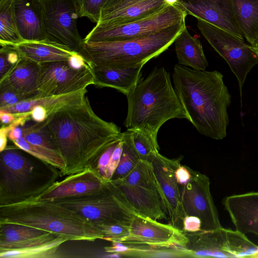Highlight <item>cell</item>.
Segmentation results:
<instances>
[{"label":"cell","mask_w":258,"mask_h":258,"mask_svg":"<svg viewBox=\"0 0 258 258\" xmlns=\"http://www.w3.org/2000/svg\"><path fill=\"white\" fill-rule=\"evenodd\" d=\"M222 203L236 231L258 236V191L231 195Z\"/></svg>","instance_id":"obj_18"},{"label":"cell","mask_w":258,"mask_h":258,"mask_svg":"<svg viewBox=\"0 0 258 258\" xmlns=\"http://www.w3.org/2000/svg\"><path fill=\"white\" fill-rule=\"evenodd\" d=\"M186 241L185 232L176 226L138 215L131 223L128 235L117 242L185 249Z\"/></svg>","instance_id":"obj_14"},{"label":"cell","mask_w":258,"mask_h":258,"mask_svg":"<svg viewBox=\"0 0 258 258\" xmlns=\"http://www.w3.org/2000/svg\"><path fill=\"white\" fill-rule=\"evenodd\" d=\"M14 146L0 152V206L29 201L44 191L60 174L47 163L39 165Z\"/></svg>","instance_id":"obj_6"},{"label":"cell","mask_w":258,"mask_h":258,"mask_svg":"<svg viewBox=\"0 0 258 258\" xmlns=\"http://www.w3.org/2000/svg\"><path fill=\"white\" fill-rule=\"evenodd\" d=\"M224 249L229 257H258V245L245 234L231 229H223Z\"/></svg>","instance_id":"obj_29"},{"label":"cell","mask_w":258,"mask_h":258,"mask_svg":"<svg viewBox=\"0 0 258 258\" xmlns=\"http://www.w3.org/2000/svg\"><path fill=\"white\" fill-rule=\"evenodd\" d=\"M123 146L121 155L117 168L110 180L122 179L127 175L141 159L133 143L129 130L122 133Z\"/></svg>","instance_id":"obj_34"},{"label":"cell","mask_w":258,"mask_h":258,"mask_svg":"<svg viewBox=\"0 0 258 258\" xmlns=\"http://www.w3.org/2000/svg\"><path fill=\"white\" fill-rule=\"evenodd\" d=\"M94 84L92 66L75 69L70 65L68 60L39 64L38 98L80 91Z\"/></svg>","instance_id":"obj_12"},{"label":"cell","mask_w":258,"mask_h":258,"mask_svg":"<svg viewBox=\"0 0 258 258\" xmlns=\"http://www.w3.org/2000/svg\"><path fill=\"white\" fill-rule=\"evenodd\" d=\"M175 52L178 64L197 70H205L208 62L202 45L192 36L185 26L175 41Z\"/></svg>","instance_id":"obj_25"},{"label":"cell","mask_w":258,"mask_h":258,"mask_svg":"<svg viewBox=\"0 0 258 258\" xmlns=\"http://www.w3.org/2000/svg\"><path fill=\"white\" fill-rule=\"evenodd\" d=\"M172 79L187 120L198 132L215 140L224 138L231 97L223 75L217 71L197 70L177 64Z\"/></svg>","instance_id":"obj_2"},{"label":"cell","mask_w":258,"mask_h":258,"mask_svg":"<svg viewBox=\"0 0 258 258\" xmlns=\"http://www.w3.org/2000/svg\"><path fill=\"white\" fill-rule=\"evenodd\" d=\"M166 5L164 0H140L105 16L97 23L111 25L129 23L150 16Z\"/></svg>","instance_id":"obj_26"},{"label":"cell","mask_w":258,"mask_h":258,"mask_svg":"<svg viewBox=\"0 0 258 258\" xmlns=\"http://www.w3.org/2000/svg\"><path fill=\"white\" fill-rule=\"evenodd\" d=\"M167 5H174L179 4V0H164Z\"/></svg>","instance_id":"obj_49"},{"label":"cell","mask_w":258,"mask_h":258,"mask_svg":"<svg viewBox=\"0 0 258 258\" xmlns=\"http://www.w3.org/2000/svg\"><path fill=\"white\" fill-rule=\"evenodd\" d=\"M235 17L246 40L258 46V0H232Z\"/></svg>","instance_id":"obj_27"},{"label":"cell","mask_w":258,"mask_h":258,"mask_svg":"<svg viewBox=\"0 0 258 258\" xmlns=\"http://www.w3.org/2000/svg\"><path fill=\"white\" fill-rule=\"evenodd\" d=\"M126 96L127 112L125 126L129 130H140L155 141L159 129L167 121L173 118L188 119L171 84L170 74L164 67L155 68Z\"/></svg>","instance_id":"obj_3"},{"label":"cell","mask_w":258,"mask_h":258,"mask_svg":"<svg viewBox=\"0 0 258 258\" xmlns=\"http://www.w3.org/2000/svg\"><path fill=\"white\" fill-rule=\"evenodd\" d=\"M144 66L141 63L123 68L92 67L94 85L98 87L113 88L126 95L140 80Z\"/></svg>","instance_id":"obj_21"},{"label":"cell","mask_w":258,"mask_h":258,"mask_svg":"<svg viewBox=\"0 0 258 258\" xmlns=\"http://www.w3.org/2000/svg\"><path fill=\"white\" fill-rule=\"evenodd\" d=\"M13 13L24 41L45 40L42 0H14Z\"/></svg>","instance_id":"obj_19"},{"label":"cell","mask_w":258,"mask_h":258,"mask_svg":"<svg viewBox=\"0 0 258 258\" xmlns=\"http://www.w3.org/2000/svg\"><path fill=\"white\" fill-rule=\"evenodd\" d=\"M12 65L8 61L7 53L5 49L1 47L0 49V80H1L10 70Z\"/></svg>","instance_id":"obj_45"},{"label":"cell","mask_w":258,"mask_h":258,"mask_svg":"<svg viewBox=\"0 0 258 258\" xmlns=\"http://www.w3.org/2000/svg\"><path fill=\"white\" fill-rule=\"evenodd\" d=\"M29 99V98L26 95L8 86L0 85V109Z\"/></svg>","instance_id":"obj_39"},{"label":"cell","mask_w":258,"mask_h":258,"mask_svg":"<svg viewBox=\"0 0 258 258\" xmlns=\"http://www.w3.org/2000/svg\"><path fill=\"white\" fill-rule=\"evenodd\" d=\"M123 146V141L122 139L117 144L111 157L106 174V181H110L112 176L117 168L121 155Z\"/></svg>","instance_id":"obj_42"},{"label":"cell","mask_w":258,"mask_h":258,"mask_svg":"<svg viewBox=\"0 0 258 258\" xmlns=\"http://www.w3.org/2000/svg\"><path fill=\"white\" fill-rule=\"evenodd\" d=\"M183 158L182 156L168 158L158 151L154 152L149 160L162 192L167 215L171 224L174 226L179 221L182 222L184 217L181 192L175 175Z\"/></svg>","instance_id":"obj_15"},{"label":"cell","mask_w":258,"mask_h":258,"mask_svg":"<svg viewBox=\"0 0 258 258\" xmlns=\"http://www.w3.org/2000/svg\"><path fill=\"white\" fill-rule=\"evenodd\" d=\"M9 132V128L7 125L3 126L0 130V152L4 150L7 146Z\"/></svg>","instance_id":"obj_48"},{"label":"cell","mask_w":258,"mask_h":258,"mask_svg":"<svg viewBox=\"0 0 258 258\" xmlns=\"http://www.w3.org/2000/svg\"><path fill=\"white\" fill-rule=\"evenodd\" d=\"M129 130L133 143L141 159L149 161L152 155L160 150L158 142L140 130Z\"/></svg>","instance_id":"obj_36"},{"label":"cell","mask_w":258,"mask_h":258,"mask_svg":"<svg viewBox=\"0 0 258 258\" xmlns=\"http://www.w3.org/2000/svg\"><path fill=\"white\" fill-rule=\"evenodd\" d=\"M187 15L205 21L243 40L232 0H179Z\"/></svg>","instance_id":"obj_16"},{"label":"cell","mask_w":258,"mask_h":258,"mask_svg":"<svg viewBox=\"0 0 258 258\" xmlns=\"http://www.w3.org/2000/svg\"><path fill=\"white\" fill-rule=\"evenodd\" d=\"M110 181L138 215L156 220L166 218L162 192L150 161L140 160L125 177Z\"/></svg>","instance_id":"obj_8"},{"label":"cell","mask_w":258,"mask_h":258,"mask_svg":"<svg viewBox=\"0 0 258 258\" xmlns=\"http://www.w3.org/2000/svg\"><path fill=\"white\" fill-rule=\"evenodd\" d=\"M49 232L22 224H0V252L14 249L20 244Z\"/></svg>","instance_id":"obj_28"},{"label":"cell","mask_w":258,"mask_h":258,"mask_svg":"<svg viewBox=\"0 0 258 258\" xmlns=\"http://www.w3.org/2000/svg\"><path fill=\"white\" fill-rule=\"evenodd\" d=\"M13 142L21 150L59 170L62 175L66 168V163L59 152L32 145L27 142L23 136Z\"/></svg>","instance_id":"obj_33"},{"label":"cell","mask_w":258,"mask_h":258,"mask_svg":"<svg viewBox=\"0 0 258 258\" xmlns=\"http://www.w3.org/2000/svg\"><path fill=\"white\" fill-rule=\"evenodd\" d=\"M175 177L179 185H184L191 178L190 168L185 165H180L175 172Z\"/></svg>","instance_id":"obj_44"},{"label":"cell","mask_w":258,"mask_h":258,"mask_svg":"<svg viewBox=\"0 0 258 258\" xmlns=\"http://www.w3.org/2000/svg\"><path fill=\"white\" fill-rule=\"evenodd\" d=\"M45 122L66 163L62 176L97 170L101 155L122 136L119 126L94 112L87 97L81 104L49 114Z\"/></svg>","instance_id":"obj_1"},{"label":"cell","mask_w":258,"mask_h":258,"mask_svg":"<svg viewBox=\"0 0 258 258\" xmlns=\"http://www.w3.org/2000/svg\"><path fill=\"white\" fill-rule=\"evenodd\" d=\"M30 112L31 118L36 122L44 121L48 116L46 109L41 106H35Z\"/></svg>","instance_id":"obj_46"},{"label":"cell","mask_w":258,"mask_h":258,"mask_svg":"<svg viewBox=\"0 0 258 258\" xmlns=\"http://www.w3.org/2000/svg\"><path fill=\"white\" fill-rule=\"evenodd\" d=\"M187 15L179 4L167 5L150 16L129 23L120 25L97 23L84 41H121L145 37L185 21Z\"/></svg>","instance_id":"obj_9"},{"label":"cell","mask_w":258,"mask_h":258,"mask_svg":"<svg viewBox=\"0 0 258 258\" xmlns=\"http://www.w3.org/2000/svg\"><path fill=\"white\" fill-rule=\"evenodd\" d=\"M39 64L20 56L18 61L0 80V85L8 86L29 99L38 98Z\"/></svg>","instance_id":"obj_20"},{"label":"cell","mask_w":258,"mask_h":258,"mask_svg":"<svg viewBox=\"0 0 258 258\" xmlns=\"http://www.w3.org/2000/svg\"><path fill=\"white\" fill-rule=\"evenodd\" d=\"M29 226L70 240L103 239L100 231L79 214L52 200H31L0 206V224Z\"/></svg>","instance_id":"obj_4"},{"label":"cell","mask_w":258,"mask_h":258,"mask_svg":"<svg viewBox=\"0 0 258 258\" xmlns=\"http://www.w3.org/2000/svg\"><path fill=\"white\" fill-rule=\"evenodd\" d=\"M186 26L185 21L149 35L121 41L85 42L83 57L92 67L145 64L166 50Z\"/></svg>","instance_id":"obj_5"},{"label":"cell","mask_w":258,"mask_h":258,"mask_svg":"<svg viewBox=\"0 0 258 258\" xmlns=\"http://www.w3.org/2000/svg\"><path fill=\"white\" fill-rule=\"evenodd\" d=\"M130 225L120 223H109L98 225L96 228L100 231L103 239L112 242H119L128 235Z\"/></svg>","instance_id":"obj_37"},{"label":"cell","mask_w":258,"mask_h":258,"mask_svg":"<svg viewBox=\"0 0 258 258\" xmlns=\"http://www.w3.org/2000/svg\"><path fill=\"white\" fill-rule=\"evenodd\" d=\"M197 26L209 44L227 62L238 82L240 95L247 74L258 64L253 47L231 33L197 19Z\"/></svg>","instance_id":"obj_11"},{"label":"cell","mask_w":258,"mask_h":258,"mask_svg":"<svg viewBox=\"0 0 258 258\" xmlns=\"http://www.w3.org/2000/svg\"><path fill=\"white\" fill-rule=\"evenodd\" d=\"M256 52L257 53V54L258 55V51H256Z\"/></svg>","instance_id":"obj_51"},{"label":"cell","mask_w":258,"mask_h":258,"mask_svg":"<svg viewBox=\"0 0 258 258\" xmlns=\"http://www.w3.org/2000/svg\"><path fill=\"white\" fill-rule=\"evenodd\" d=\"M6 0H0V3H3V2L5 1Z\"/></svg>","instance_id":"obj_50"},{"label":"cell","mask_w":258,"mask_h":258,"mask_svg":"<svg viewBox=\"0 0 258 258\" xmlns=\"http://www.w3.org/2000/svg\"><path fill=\"white\" fill-rule=\"evenodd\" d=\"M87 89L59 96H48L23 100L9 107L0 109L16 114L30 112L32 108L39 105L45 108L48 115L59 109L78 105L84 102L86 98Z\"/></svg>","instance_id":"obj_23"},{"label":"cell","mask_w":258,"mask_h":258,"mask_svg":"<svg viewBox=\"0 0 258 258\" xmlns=\"http://www.w3.org/2000/svg\"><path fill=\"white\" fill-rule=\"evenodd\" d=\"M23 137L32 145L59 152L55 142L45 120L25 127H23Z\"/></svg>","instance_id":"obj_35"},{"label":"cell","mask_w":258,"mask_h":258,"mask_svg":"<svg viewBox=\"0 0 258 258\" xmlns=\"http://www.w3.org/2000/svg\"><path fill=\"white\" fill-rule=\"evenodd\" d=\"M45 41L83 57L84 39L77 21L81 17L78 0H42Z\"/></svg>","instance_id":"obj_10"},{"label":"cell","mask_w":258,"mask_h":258,"mask_svg":"<svg viewBox=\"0 0 258 258\" xmlns=\"http://www.w3.org/2000/svg\"><path fill=\"white\" fill-rule=\"evenodd\" d=\"M14 46L20 56L39 64L67 61L76 54L66 48L45 40L23 41Z\"/></svg>","instance_id":"obj_24"},{"label":"cell","mask_w":258,"mask_h":258,"mask_svg":"<svg viewBox=\"0 0 258 258\" xmlns=\"http://www.w3.org/2000/svg\"><path fill=\"white\" fill-rule=\"evenodd\" d=\"M182 230L185 232H195L201 230V221L194 216H185L182 221Z\"/></svg>","instance_id":"obj_43"},{"label":"cell","mask_w":258,"mask_h":258,"mask_svg":"<svg viewBox=\"0 0 258 258\" xmlns=\"http://www.w3.org/2000/svg\"><path fill=\"white\" fill-rule=\"evenodd\" d=\"M105 182L96 169H86L55 181L32 200H55L85 195L100 190Z\"/></svg>","instance_id":"obj_17"},{"label":"cell","mask_w":258,"mask_h":258,"mask_svg":"<svg viewBox=\"0 0 258 258\" xmlns=\"http://www.w3.org/2000/svg\"><path fill=\"white\" fill-rule=\"evenodd\" d=\"M19 115L5 111L0 109V119L1 123L5 125H9L14 122Z\"/></svg>","instance_id":"obj_47"},{"label":"cell","mask_w":258,"mask_h":258,"mask_svg":"<svg viewBox=\"0 0 258 258\" xmlns=\"http://www.w3.org/2000/svg\"><path fill=\"white\" fill-rule=\"evenodd\" d=\"M139 1L107 0L102 7L99 21L105 16Z\"/></svg>","instance_id":"obj_40"},{"label":"cell","mask_w":258,"mask_h":258,"mask_svg":"<svg viewBox=\"0 0 258 258\" xmlns=\"http://www.w3.org/2000/svg\"><path fill=\"white\" fill-rule=\"evenodd\" d=\"M191 178L183 186L181 199L184 216H194L201 221V231L222 228L210 192V182L205 174L190 168Z\"/></svg>","instance_id":"obj_13"},{"label":"cell","mask_w":258,"mask_h":258,"mask_svg":"<svg viewBox=\"0 0 258 258\" xmlns=\"http://www.w3.org/2000/svg\"><path fill=\"white\" fill-rule=\"evenodd\" d=\"M223 228L214 231L185 232V249L190 257H229L224 250Z\"/></svg>","instance_id":"obj_22"},{"label":"cell","mask_w":258,"mask_h":258,"mask_svg":"<svg viewBox=\"0 0 258 258\" xmlns=\"http://www.w3.org/2000/svg\"><path fill=\"white\" fill-rule=\"evenodd\" d=\"M52 201L74 211L96 228L109 223L130 226L138 215L110 181H106L99 190Z\"/></svg>","instance_id":"obj_7"},{"label":"cell","mask_w":258,"mask_h":258,"mask_svg":"<svg viewBox=\"0 0 258 258\" xmlns=\"http://www.w3.org/2000/svg\"><path fill=\"white\" fill-rule=\"evenodd\" d=\"M120 255L139 257H189L188 251L180 247H153L125 243Z\"/></svg>","instance_id":"obj_32"},{"label":"cell","mask_w":258,"mask_h":258,"mask_svg":"<svg viewBox=\"0 0 258 258\" xmlns=\"http://www.w3.org/2000/svg\"><path fill=\"white\" fill-rule=\"evenodd\" d=\"M122 139V138L118 140L117 141L114 143L111 146H110L101 155L100 157L97 167V171L101 176V177L106 181V170L112 156V154L117 145L118 143L120 141V140Z\"/></svg>","instance_id":"obj_41"},{"label":"cell","mask_w":258,"mask_h":258,"mask_svg":"<svg viewBox=\"0 0 258 258\" xmlns=\"http://www.w3.org/2000/svg\"><path fill=\"white\" fill-rule=\"evenodd\" d=\"M14 0L0 3V45H15L23 41L13 13Z\"/></svg>","instance_id":"obj_31"},{"label":"cell","mask_w":258,"mask_h":258,"mask_svg":"<svg viewBox=\"0 0 258 258\" xmlns=\"http://www.w3.org/2000/svg\"><path fill=\"white\" fill-rule=\"evenodd\" d=\"M107 0H78L81 17H87L97 24L102 6Z\"/></svg>","instance_id":"obj_38"},{"label":"cell","mask_w":258,"mask_h":258,"mask_svg":"<svg viewBox=\"0 0 258 258\" xmlns=\"http://www.w3.org/2000/svg\"><path fill=\"white\" fill-rule=\"evenodd\" d=\"M70 240L61 235L44 244L29 247L11 249L0 252L1 258H54L58 257L57 251L60 246Z\"/></svg>","instance_id":"obj_30"}]
</instances>
